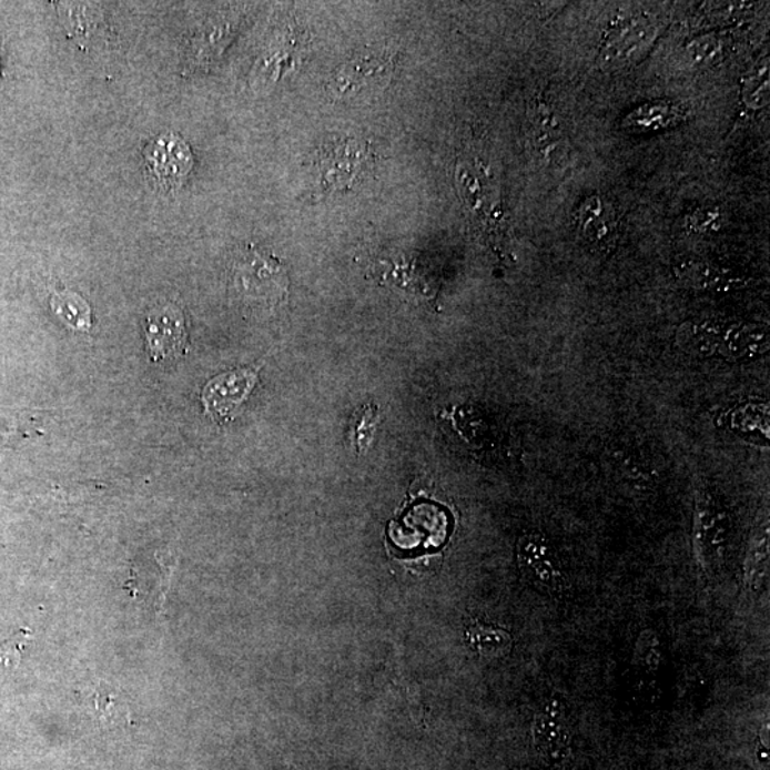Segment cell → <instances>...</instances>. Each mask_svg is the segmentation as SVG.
I'll return each mask as SVG.
<instances>
[{
  "mask_svg": "<svg viewBox=\"0 0 770 770\" xmlns=\"http://www.w3.org/2000/svg\"><path fill=\"white\" fill-rule=\"evenodd\" d=\"M234 287L249 302L273 304L286 293V274L277 260L257 250L246 252L234 264Z\"/></svg>",
  "mask_w": 770,
  "mask_h": 770,
  "instance_id": "cell-7",
  "label": "cell"
},
{
  "mask_svg": "<svg viewBox=\"0 0 770 770\" xmlns=\"http://www.w3.org/2000/svg\"><path fill=\"white\" fill-rule=\"evenodd\" d=\"M143 160L154 186L166 193L182 188L194 166L186 140L172 132L150 140L143 150Z\"/></svg>",
  "mask_w": 770,
  "mask_h": 770,
  "instance_id": "cell-5",
  "label": "cell"
},
{
  "mask_svg": "<svg viewBox=\"0 0 770 770\" xmlns=\"http://www.w3.org/2000/svg\"><path fill=\"white\" fill-rule=\"evenodd\" d=\"M721 324L712 320H689L678 327L675 344L688 356L708 358L719 353L722 338Z\"/></svg>",
  "mask_w": 770,
  "mask_h": 770,
  "instance_id": "cell-18",
  "label": "cell"
},
{
  "mask_svg": "<svg viewBox=\"0 0 770 770\" xmlns=\"http://www.w3.org/2000/svg\"><path fill=\"white\" fill-rule=\"evenodd\" d=\"M372 153L357 140H338L324 144L316 158L320 188L324 192H346L362 182L372 166Z\"/></svg>",
  "mask_w": 770,
  "mask_h": 770,
  "instance_id": "cell-4",
  "label": "cell"
},
{
  "mask_svg": "<svg viewBox=\"0 0 770 770\" xmlns=\"http://www.w3.org/2000/svg\"><path fill=\"white\" fill-rule=\"evenodd\" d=\"M659 30V24L648 14L615 19L599 50L598 67L602 70L627 68L651 49Z\"/></svg>",
  "mask_w": 770,
  "mask_h": 770,
  "instance_id": "cell-3",
  "label": "cell"
},
{
  "mask_svg": "<svg viewBox=\"0 0 770 770\" xmlns=\"http://www.w3.org/2000/svg\"><path fill=\"white\" fill-rule=\"evenodd\" d=\"M395 62L397 54L393 50H372L357 54L332 74L327 92L338 102L369 97L387 87L394 74Z\"/></svg>",
  "mask_w": 770,
  "mask_h": 770,
  "instance_id": "cell-2",
  "label": "cell"
},
{
  "mask_svg": "<svg viewBox=\"0 0 770 770\" xmlns=\"http://www.w3.org/2000/svg\"><path fill=\"white\" fill-rule=\"evenodd\" d=\"M688 118L687 109L671 100H652L625 114L621 126L632 134H655L679 126Z\"/></svg>",
  "mask_w": 770,
  "mask_h": 770,
  "instance_id": "cell-16",
  "label": "cell"
},
{
  "mask_svg": "<svg viewBox=\"0 0 770 770\" xmlns=\"http://www.w3.org/2000/svg\"><path fill=\"white\" fill-rule=\"evenodd\" d=\"M52 310L68 326L78 332H89L92 327V310L87 302L73 292H60L52 297Z\"/></svg>",
  "mask_w": 770,
  "mask_h": 770,
  "instance_id": "cell-23",
  "label": "cell"
},
{
  "mask_svg": "<svg viewBox=\"0 0 770 770\" xmlns=\"http://www.w3.org/2000/svg\"><path fill=\"white\" fill-rule=\"evenodd\" d=\"M32 632L29 629H20L17 634L0 644V672L17 669L22 658L23 649L30 641Z\"/></svg>",
  "mask_w": 770,
  "mask_h": 770,
  "instance_id": "cell-28",
  "label": "cell"
},
{
  "mask_svg": "<svg viewBox=\"0 0 770 770\" xmlns=\"http://www.w3.org/2000/svg\"><path fill=\"white\" fill-rule=\"evenodd\" d=\"M457 188L469 217L478 224H503L501 204L494 197L492 183L475 164L458 163Z\"/></svg>",
  "mask_w": 770,
  "mask_h": 770,
  "instance_id": "cell-13",
  "label": "cell"
},
{
  "mask_svg": "<svg viewBox=\"0 0 770 770\" xmlns=\"http://www.w3.org/2000/svg\"><path fill=\"white\" fill-rule=\"evenodd\" d=\"M527 119L529 143L538 162L548 169L563 168L568 160V140L551 100L535 93L528 103Z\"/></svg>",
  "mask_w": 770,
  "mask_h": 770,
  "instance_id": "cell-6",
  "label": "cell"
},
{
  "mask_svg": "<svg viewBox=\"0 0 770 770\" xmlns=\"http://www.w3.org/2000/svg\"><path fill=\"white\" fill-rule=\"evenodd\" d=\"M518 564L524 578L539 592L564 591V568L554 545L539 534L525 535L518 544Z\"/></svg>",
  "mask_w": 770,
  "mask_h": 770,
  "instance_id": "cell-8",
  "label": "cell"
},
{
  "mask_svg": "<svg viewBox=\"0 0 770 770\" xmlns=\"http://www.w3.org/2000/svg\"><path fill=\"white\" fill-rule=\"evenodd\" d=\"M535 752L545 767L558 769L571 749V731L565 707L559 699L545 703L533 727Z\"/></svg>",
  "mask_w": 770,
  "mask_h": 770,
  "instance_id": "cell-9",
  "label": "cell"
},
{
  "mask_svg": "<svg viewBox=\"0 0 770 770\" xmlns=\"http://www.w3.org/2000/svg\"><path fill=\"white\" fill-rule=\"evenodd\" d=\"M146 336L149 354L153 362L179 357L188 344L186 322L182 310L170 303L153 308L146 318Z\"/></svg>",
  "mask_w": 770,
  "mask_h": 770,
  "instance_id": "cell-12",
  "label": "cell"
},
{
  "mask_svg": "<svg viewBox=\"0 0 770 770\" xmlns=\"http://www.w3.org/2000/svg\"><path fill=\"white\" fill-rule=\"evenodd\" d=\"M379 424V409L377 405L367 404L354 413L349 424V438L357 454H366L376 437Z\"/></svg>",
  "mask_w": 770,
  "mask_h": 770,
  "instance_id": "cell-24",
  "label": "cell"
},
{
  "mask_svg": "<svg viewBox=\"0 0 770 770\" xmlns=\"http://www.w3.org/2000/svg\"><path fill=\"white\" fill-rule=\"evenodd\" d=\"M575 223L581 237L594 252L608 254L617 246L619 237V220L617 210L609 200L592 194L582 200Z\"/></svg>",
  "mask_w": 770,
  "mask_h": 770,
  "instance_id": "cell-11",
  "label": "cell"
},
{
  "mask_svg": "<svg viewBox=\"0 0 770 770\" xmlns=\"http://www.w3.org/2000/svg\"><path fill=\"white\" fill-rule=\"evenodd\" d=\"M94 695H97L94 705H97L100 719L112 722L129 718L128 703H124L123 698L119 697V693L102 687Z\"/></svg>",
  "mask_w": 770,
  "mask_h": 770,
  "instance_id": "cell-27",
  "label": "cell"
},
{
  "mask_svg": "<svg viewBox=\"0 0 770 770\" xmlns=\"http://www.w3.org/2000/svg\"><path fill=\"white\" fill-rule=\"evenodd\" d=\"M722 222L721 209L698 206L685 214L683 227L688 233L708 236V234L718 233L722 227Z\"/></svg>",
  "mask_w": 770,
  "mask_h": 770,
  "instance_id": "cell-25",
  "label": "cell"
},
{
  "mask_svg": "<svg viewBox=\"0 0 770 770\" xmlns=\"http://www.w3.org/2000/svg\"><path fill=\"white\" fill-rule=\"evenodd\" d=\"M769 571V527L763 525L754 533L744 559V587L759 591L767 581Z\"/></svg>",
  "mask_w": 770,
  "mask_h": 770,
  "instance_id": "cell-21",
  "label": "cell"
},
{
  "mask_svg": "<svg viewBox=\"0 0 770 770\" xmlns=\"http://www.w3.org/2000/svg\"><path fill=\"white\" fill-rule=\"evenodd\" d=\"M769 349V332L762 324L733 323L722 330L719 353L731 362H752Z\"/></svg>",
  "mask_w": 770,
  "mask_h": 770,
  "instance_id": "cell-17",
  "label": "cell"
},
{
  "mask_svg": "<svg viewBox=\"0 0 770 770\" xmlns=\"http://www.w3.org/2000/svg\"><path fill=\"white\" fill-rule=\"evenodd\" d=\"M723 50L725 40L719 33L702 34V37L693 39L688 44L689 57H691L695 63L705 64V67L717 62Z\"/></svg>",
  "mask_w": 770,
  "mask_h": 770,
  "instance_id": "cell-26",
  "label": "cell"
},
{
  "mask_svg": "<svg viewBox=\"0 0 770 770\" xmlns=\"http://www.w3.org/2000/svg\"><path fill=\"white\" fill-rule=\"evenodd\" d=\"M769 57L761 54L741 80V102L744 114H757L769 104Z\"/></svg>",
  "mask_w": 770,
  "mask_h": 770,
  "instance_id": "cell-19",
  "label": "cell"
},
{
  "mask_svg": "<svg viewBox=\"0 0 770 770\" xmlns=\"http://www.w3.org/2000/svg\"><path fill=\"white\" fill-rule=\"evenodd\" d=\"M682 287L699 293H728L749 286L751 278L741 276L708 260L687 259L673 270Z\"/></svg>",
  "mask_w": 770,
  "mask_h": 770,
  "instance_id": "cell-14",
  "label": "cell"
},
{
  "mask_svg": "<svg viewBox=\"0 0 770 770\" xmlns=\"http://www.w3.org/2000/svg\"><path fill=\"white\" fill-rule=\"evenodd\" d=\"M732 539V518L711 489L695 494L693 549L699 568L707 577L722 571Z\"/></svg>",
  "mask_w": 770,
  "mask_h": 770,
  "instance_id": "cell-1",
  "label": "cell"
},
{
  "mask_svg": "<svg viewBox=\"0 0 770 770\" xmlns=\"http://www.w3.org/2000/svg\"><path fill=\"white\" fill-rule=\"evenodd\" d=\"M59 17L70 38L87 42L98 33L102 14L97 3H58Z\"/></svg>",
  "mask_w": 770,
  "mask_h": 770,
  "instance_id": "cell-20",
  "label": "cell"
},
{
  "mask_svg": "<svg viewBox=\"0 0 770 770\" xmlns=\"http://www.w3.org/2000/svg\"><path fill=\"white\" fill-rule=\"evenodd\" d=\"M257 378L256 369L243 367L210 379L202 394L204 409L214 422L227 423L246 402Z\"/></svg>",
  "mask_w": 770,
  "mask_h": 770,
  "instance_id": "cell-10",
  "label": "cell"
},
{
  "mask_svg": "<svg viewBox=\"0 0 770 770\" xmlns=\"http://www.w3.org/2000/svg\"><path fill=\"white\" fill-rule=\"evenodd\" d=\"M467 642L482 658H503L513 648V638L501 628L475 622L467 628Z\"/></svg>",
  "mask_w": 770,
  "mask_h": 770,
  "instance_id": "cell-22",
  "label": "cell"
},
{
  "mask_svg": "<svg viewBox=\"0 0 770 770\" xmlns=\"http://www.w3.org/2000/svg\"><path fill=\"white\" fill-rule=\"evenodd\" d=\"M236 23L224 17H213L204 20L190 34L184 50V67L186 70H199L207 67L233 38Z\"/></svg>",
  "mask_w": 770,
  "mask_h": 770,
  "instance_id": "cell-15",
  "label": "cell"
}]
</instances>
